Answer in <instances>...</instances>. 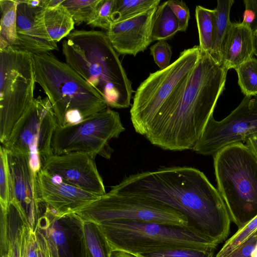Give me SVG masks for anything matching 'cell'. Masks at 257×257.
Instances as JSON below:
<instances>
[{
    "label": "cell",
    "instance_id": "6da1fadb",
    "mask_svg": "<svg viewBox=\"0 0 257 257\" xmlns=\"http://www.w3.org/2000/svg\"><path fill=\"white\" fill-rule=\"evenodd\" d=\"M109 192L148 199L176 210L217 245L229 233L231 220L225 202L197 169L175 166L138 173L125 177Z\"/></svg>",
    "mask_w": 257,
    "mask_h": 257
},
{
    "label": "cell",
    "instance_id": "7a4b0ae2",
    "mask_svg": "<svg viewBox=\"0 0 257 257\" xmlns=\"http://www.w3.org/2000/svg\"><path fill=\"white\" fill-rule=\"evenodd\" d=\"M210 53L200 51L194 69L163 103L144 136L164 150L192 149L225 88L228 71Z\"/></svg>",
    "mask_w": 257,
    "mask_h": 257
},
{
    "label": "cell",
    "instance_id": "3957f363",
    "mask_svg": "<svg viewBox=\"0 0 257 257\" xmlns=\"http://www.w3.org/2000/svg\"><path fill=\"white\" fill-rule=\"evenodd\" d=\"M65 63L104 98L108 107L127 108L132 82L106 32L75 30L62 42Z\"/></svg>",
    "mask_w": 257,
    "mask_h": 257
},
{
    "label": "cell",
    "instance_id": "277c9868",
    "mask_svg": "<svg viewBox=\"0 0 257 257\" xmlns=\"http://www.w3.org/2000/svg\"><path fill=\"white\" fill-rule=\"evenodd\" d=\"M35 79L49 99L58 125L80 122L108 107L104 98L51 53L33 54Z\"/></svg>",
    "mask_w": 257,
    "mask_h": 257
},
{
    "label": "cell",
    "instance_id": "5b68a950",
    "mask_svg": "<svg viewBox=\"0 0 257 257\" xmlns=\"http://www.w3.org/2000/svg\"><path fill=\"white\" fill-rule=\"evenodd\" d=\"M213 158L218 191L238 230L257 215V157L240 142L221 149Z\"/></svg>",
    "mask_w": 257,
    "mask_h": 257
},
{
    "label": "cell",
    "instance_id": "8992f818",
    "mask_svg": "<svg viewBox=\"0 0 257 257\" xmlns=\"http://www.w3.org/2000/svg\"><path fill=\"white\" fill-rule=\"evenodd\" d=\"M97 224L112 250H121L135 255L173 248L215 250L217 245L191 225L130 220Z\"/></svg>",
    "mask_w": 257,
    "mask_h": 257
},
{
    "label": "cell",
    "instance_id": "52a82bcc",
    "mask_svg": "<svg viewBox=\"0 0 257 257\" xmlns=\"http://www.w3.org/2000/svg\"><path fill=\"white\" fill-rule=\"evenodd\" d=\"M33 54L18 47L0 49V141L4 145L34 99Z\"/></svg>",
    "mask_w": 257,
    "mask_h": 257
},
{
    "label": "cell",
    "instance_id": "ba28073f",
    "mask_svg": "<svg viewBox=\"0 0 257 257\" xmlns=\"http://www.w3.org/2000/svg\"><path fill=\"white\" fill-rule=\"evenodd\" d=\"M200 56L199 46L181 52L168 67L150 73L135 91L130 110L136 132L145 136L161 105L194 69Z\"/></svg>",
    "mask_w": 257,
    "mask_h": 257
},
{
    "label": "cell",
    "instance_id": "9c48e42d",
    "mask_svg": "<svg viewBox=\"0 0 257 257\" xmlns=\"http://www.w3.org/2000/svg\"><path fill=\"white\" fill-rule=\"evenodd\" d=\"M124 131L119 114L107 107L77 123L58 125L52 139V152L54 155L83 152L109 159L113 152L109 141Z\"/></svg>",
    "mask_w": 257,
    "mask_h": 257
},
{
    "label": "cell",
    "instance_id": "30bf717a",
    "mask_svg": "<svg viewBox=\"0 0 257 257\" xmlns=\"http://www.w3.org/2000/svg\"><path fill=\"white\" fill-rule=\"evenodd\" d=\"M58 125L49 99L39 96L34 98L2 146L8 151L29 154L32 171L37 176L44 162L53 155L52 139Z\"/></svg>",
    "mask_w": 257,
    "mask_h": 257
},
{
    "label": "cell",
    "instance_id": "8fae6325",
    "mask_svg": "<svg viewBox=\"0 0 257 257\" xmlns=\"http://www.w3.org/2000/svg\"><path fill=\"white\" fill-rule=\"evenodd\" d=\"M75 213L83 221L96 224L130 220L190 225L184 214L163 204L146 198L109 192Z\"/></svg>",
    "mask_w": 257,
    "mask_h": 257
},
{
    "label": "cell",
    "instance_id": "7c38bea8",
    "mask_svg": "<svg viewBox=\"0 0 257 257\" xmlns=\"http://www.w3.org/2000/svg\"><path fill=\"white\" fill-rule=\"evenodd\" d=\"M257 134V95L245 96L238 106L220 121L213 115L192 150L197 154L213 156L221 149L245 142Z\"/></svg>",
    "mask_w": 257,
    "mask_h": 257
},
{
    "label": "cell",
    "instance_id": "4fadbf2b",
    "mask_svg": "<svg viewBox=\"0 0 257 257\" xmlns=\"http://www.w3.org/2000/svg\"><path fill=\"white\" fill-rule=\"evenodd\" d=\"M83 223L75 213L59 214L46 205L35 229L44 237L50 257H91Z\"/></svg>",
    "mask_w": 257,
    "mask_h": 257
},
{
    "label": "cell",
    "instance_id": "5bb4252c",
    "mask_svg": "<svg viewBox=\"0 0 257 257\" xmlns=\"http://www.w3.org/2000/svg\"><path fill=\"white\" fill-rule=\"evenodd\" d=\"M7 151L10 171V201L16 204L24 224L35 231L45 206L40 195L37 176L32 171L29 154Z\"/></svg>",
    "mask_w": 257,
    "mask_h": 257
},
{
    "label": "cell",
    "instance_id": "9a60e30c",
    "mask_svg": "<svg viewBox=\"0 0 257 257\" xmlns=\"http://www.w3.org/2000/svg\"><path fill=\"white\" fill-rule=\"evenodd\" d=\"M95 158L83 152L53 154L44 162L42 169L69 184L102 196L106 193Z\"/></svg>",
    "mask_w": 257,
    "mask_h": 257
},
{
    "label": "cell",
    "instance_id": "2e32d148",
    "mask_svg": "<svg viewBox=\"0 0 257 257\" xmlns=\"http://www.w3.org/2000/svg\"><path fill=\"white\" fill-rule=\"evenodd\" d=\"M17 32L18 48L32 54L58 49L50 37L44 20V0L18 1Z\"/></svg>",
    "mask_w": 257,
    "mask_h": 257
},
{
    "label": "cell",
    "instance_id": "e0dca14e",
    "mask_svg": "<svg viewBox=\"0 0 257 257\" xmlns=\"http://www.w3.org/2000/svg\"><path fill=\"white\" fill-rule=\"evenodd\" d=\"M157 7L111 24L106 33L117 54L136 56L153 42L152 24Z\"/></svg>",
    "mask_w": 257,
    "mask_h": 257
},
{
    "label": "cell",
    "instance_id": "ac0fdd59",
    "mask_svg": "<svg viewBox=\"0 0 257 257\" xmlns=\"http://www.w3.org/2000/svg\"><path fill=\"white\" fill-rule=\"evenodd\" d=\"M37 181L42 202L59 214L75 213L101 197L69 184L42 169L38 173Z\"/></svg>",
    "mask_w": 257,
    "mask_h": 257
},
{
    "label": "cell",
    "instance_id": "d6986e66",
    "mask_svg": "<svg viewBox=\"0 0 257 257\" xmlns=\"http://www.w3.org/2000/svg\"><path fill=\"white\" fill-rule=\"evenodd\" d=\"M255 38L250 25L243 22L231 23L224 43L221 60L226 69H235L253 57Z\"/></svg>",
    "mask_w": 257,
    "mask_h": 257
},
{
    "label": "cell",
    "instance_id": "ffe728a7",
    "mask_svg": "<svg viewBox=\"0 0 257 257\" xmlns=\"http://www.w3.org/2000/svg\"><path fill=\"white\" fill-rule=\"evenodd\" d=\"M44 20L50 38L56 43L67 37L74 28L72 17L62 4L44 8Z\"/></svg>",
    "mask_w": 257,
    "mask_h": 257
},
{
    "label": "cell",
    "instance_id": "44dd1931",
    "mask_svg": "<svg viewBox=\"0 0 257 257\" xmlns=\"http://www.w3.org/2000/svg\"><path fill=\"white\" fill-rule=\"evenodd\" d=\"M234 2V0H217V7L214 9V34L211 55L220 63H221L224 43L232 23L230 20V12Z\"/></svg>",
    "mask_w": 257,
    "mask_h": 257
},
{
    "label": "cell",
    "instance_id": "7402d4cb",
    "mask_svg": "<svg viewBox=\"0 0 257 257\" xmlns=\"http://www.w3.org/2000/svg\"><path fill=\"white\" fill-rule=\"evenodd\" d=\"M17 0H1L0 49L18 47L17 32Z\"/></svg>",
    "mask_w": 257,
    "mask_h": 257
},
{
    "label": "cell",
    "instance_id": "603a6c76",
    "mask_svg": "<svg viewBox=\"0 0 257 257\" xmlns=\"http://www.w3.org/2000/svg\"><path fill=\"white\" fill-rule=\"evenodd\" d=\"M178 32V20L167 1L159 5L157 7L153 21L152 41L166 40Z\"/></svg>",
    "mask_w": 257,
    "mask_h": 257
},
{
    "label": "cell",
    "instance_id": "cb8c5ba5",
    "mask_svg": "<svg viewBox=\"0 0 257 257\" xmlns=\"http://www.w3.org/2000/svg\"><path fill=\"white\" fill-rule=\"evenodd\" d=\"M23 225L24 222L18 207L14 202L10 201L7 223L9 257H20Z\"/></svg>",
    "mask_w": 257,
    "mask_h": 257
},
{
    "label": "cell",
    "instance_id": "d4e9b609",
    "mask_svg": "<svg viewBox=\"0 0 257 257\" xmlns=\"http://www.w3.org/2000/svg\"><path fill=\"white\" fill-rule=\"evenodd\" d=\"M195 18L199 34L200 50L211 54L214 34L215 10L197 6Z\"/></svg>",
    "mask_w": 257,
    "mask_h": 257
},
{
    "label": "cell",
    "instance_id": "484cf974",
    "mask_svg": "<svg viewBox=\"0 0 257 257\" xmlns=\"http://www.w3.org/2000/svg\"><path fill=\"white\" fill-rule=\"evenodd\" d=\"M83 221L85 241L91 256L110 257L113 250L98 225L92 221Z\"/></svg>",
    "mask_w": 257,
    "mask_h": 257
},
{
    "label": "cell",
    "instance_id": "4316f807",
    "mask_svg": "<svg viewBox=\"0 0 257 257\" xmlns=\"http://www.w3.org/2000/svg\"><path fill=\"white\" fill-rule=\"evenodd\" d=\"M160 3V0H115L112 14V22H117L133 17L158 7Z\"/></svg>",
    "mask_w": 257,
    "mask_h": 257
},
{
    "label": "cell",
    "instance_id": "83f0119b",
    "mask_svg": "<svg viewBox=\"0 0 257 257\" xmlns=\"http://www.w3.org/2000/svg\"><path fill=\"white\" fill-rule=\"evenodd\" d=\"M238 83L245 96L257 95V59L252 57L235 69Z\"/></svg>",
    "mask_w": 257,
    "mask_h": 257
},
{
    "label": "cell",
    "instance_id": "f1b7e54d",
    "mask_svg": "<svg viewBox=\"0 0 257 257\" xmlns=\"http://www.w3.org/2000/svg\"><path fill=\"white\" fill-rule=\"evenodd\" d=\"M100 0H63L65 7L72 17L75 24L89 23L94 17Z\"/></svg>",
    "mask_w": 257,
    "mask_h": 257
},
{
    "label": "cell",
    "instance_id": "f546056e",
    "mask_svg": "<svg viewBox=\"0 0 257 257\" xmlns=\"http://www.w3.org/2000/svg\"><path fill=\"white\" fill-rule=\"evenodd\" d=\"M257 231V215L247 222L224 244L213 257H226Z\"/></svg>",
    "mask_w": 257,
    "mask_h": 257
},
{
    "label": "cell",
    "instance_id": "4dcf8cb0",
    "mask_svg": "<svg viewBox=\"0 0 257 257\" xmlns=\"http://www.w3.org/2000/svg\"><path fill=\"white\" fill-rule=\"evenodd\" d=\"M214 249L182 247L173 248L139 254L138 257H208Z\"/></svg>",
    "mask_w": 257,
    "mask_h": 257
},
{
    "label": "cell",
    "instance_id": "1f68e13d",
    "mask_svg": "<svg viewBox=\"0 0 257 257\" xmlns=\"http://www.w3.org/2000/svg\"><path fill=\"white\" fill-rule=\"evenodd\" d=\"M10 171L6 149L0 147V205L1 208L8 209L10 204Z\"/></svg>",
    "mask_w": 257,
    "mask_h": 257
},
{
    "label": "cell",
    "instance_id": "d6a6232c",
    "mask_svg": "<svg viewBox=\"0 0 257 257\" xmlns=\"http://www.w3.org/2000/svg\"><path fill=\"white\" fill-rule=\"evenodd\" d=\"M115 2V0H100L93 18L86 24L107 31L113 22L112 14Z\"/></svg>",
    "mask_w": 257,
    "mask_h": 257
},
{
    "label": "cell",
    "instance_id": "836d02e7",
    "mask_svg": "<svg viewBox=\"0 0 257 257\" xmlns=\"http://www.w3.org/2000/svg\"><path fill=\"white\" fill-rule=\"evenodd\" d=\"M150 49L151 55L160 70L164 69L170 65L172 48L166 40L158 41Z\"/></svg>",
    "mask_w": 257,
    "mask_h": 257
},
{
    "label": "cell",
    "instance_id": "e575fe53",
    "mask_svg": "<svg viewBox=\"0 0 257 257\" xmlns=\"http://www.w3.org/2000/svg\"><path fill=\"white\" fill-rule=\"evenodd\" d=\"M167 3L178 20L179 32H185L190 17L189 8L182 1L171 0Z\"/></svg>",
    "mask_w": 257,
    "mask_h": 257
},
{
    "label": "cell",
    "instance_id": "d590c367",
    "mask_svg": "<svg viewBox=\"0 0 257 257\" xmlns=\"http://www.w3.org/2000/svg\"><path fill=\"white\" fill-rule=\"evenodd\" d=\"M257 248V231L226 257H252Z\"/></svg>",
    "mask_w": 257,
    "mask_h": 257
},
{
    "label": "cell",
    "instance_id": "8d00e7d4",
    "mask_svg": "<svg viewBox=\"0 0 257 257\" xmlns=\"http://www.w3.org/2000/svg\"><path fill=\"white\" fill-rule=\"evenodd\" d=\"M35 232L38 244V257H50L46 241L43 235L37 229H35Z\"/></svg>",
    "mask_w": 257,
    "mask_h": 257
},
{
    "label": "cell",
    "instance_id": "74e56055",
    "mask_svg": "<svg viewBox=\"0 0 257 257\" xmlns=\"http://www.w3.org/2000/svg\"><path fill=\"white\" fill-rule=\"evenodd\" d=\"M245 9L251 10L255 14V20L251 25L253 31L257 28V0H244Z\"/></svg>",
    "mask_w": 257,
    "mask_h": 257
},
{
    "label": "cell",
    "instance_id": "f35d334b",
    "mask_svg": "<svg viewBox=\"0 0 257 257\" xmlns=\"http://www.w3.org/2000/svg\"><path fill=\"white\" fill-rule=\"evenodd\" d=\"M20 257H28L26 225L24 224L22 231Z\"/></svg>",
    "mask_w": 257,
    "mask_h": 257
},
{
    "label": "cell",
    "instance_id": "ab89813d",
    "mask_svg": "<svg viewBox=\"0 0 257 257\" xmlns=\"http://www.w3.org/2000/svg\"><path fill=\"white\" fill-rule=\"evenodd\" d=\"M255 20V14L250 9H245L243 15V22L251 25Z\"/></svg>",
    "mask_w": 257,
    "mask_h": 257
},
{
    "label": "cell",
    "instance_id": "60d3db41",
    "mask_svg": "<svg viewBox=\"0 0 257 257\" xmlns=\"http://www.w3.org/2000/svg\"><path fill=\"white\" fill-rule=\"evenodd\" d=\"M245 142L252 149L257 157V134L248 137Z\"/></svg>",
    "mask_w": 257,
    "mask_h": 257
},
{
    "label": "cell",
    "instance_id": "b9f144b4",
    "mask_svg": "<svg viewBox=\"0 0 257 257\" xmlns=\"http://www.w3.org/2000/svg\"><path fill=\"white\" fill-rule=\"evenodd\" d=\"M110 257H138L137 255L121 250H113Z\"/></svg>",
    "mask_w": 257,
    "mask_h": 257
},
{
    "label": "cell",
    "instance_id": "7bdbcfd3",
    "mask_svg": "<svg viewBox=\"0 0 257 257\" xmlns=\"http://www.w3.org/2000/svg\"><path fill=\"white\" fill-rule=\"evenodd\" d=\"M254 55L257 57V37L255 38V51Z\"/></svg>",
    "mask_w": 257,
    "mask_h": 257
},
{
    "label": "cell",
    "instance_id": "ee69618b",
    "mask_svg": "<svg viewBox=\"0 0 257 257\" xmlns=\"http://www.w3.org/2000/svg\"><path fill=\"white\" fill-rule=\"evenodd\" d=\"M252 257H257V248L254 250Z\"/></svg>",
    "mask_w": 257,
    "mask_h": 257
},
{
    "label": "cell",
    "instance_id": "f6af8a7d",
    "mask_svg": "<svg viewBox=\"0 0 257 257\" xmlns=\"http://www.w3.org/2000/svg\"><path fill=\"white\" fill-rule=\"evenodd\" d=\"M254 34L255 37H257V28L254 31Z\"/></svg>",
    "mask_w": 257,
    "mask_h": 257
},
{
    "label": "cell",
    "instance_id": "bcb514c9",
    "mask_svg": "<svg viewBox=\"0 0 257 257\" xmlns=\"http://www.w3.org/2000/svg\"><path fill=\"white\" fill-rule=\"evenodd\" d=\"M1 257H9L8 254L1 255Z\"/></svg>",
    "mask_w": 257,
    "mask_h": 257
},
{
    "label": "cell",
    "instance_id": "7dc6e473",
    "mask_svg": "<svg viewBox=\"0 0 257 257\" xmlns=\"http://www.w3.org/2000/svg\"><path fill=\"white\" fill-rule=\"evenodd\" d=\"M213 254H211L210 256H209L208 257H213Z\"/></svg>",
    "mask_w": 257,
    "mask_h": 257
}]
</instances>
